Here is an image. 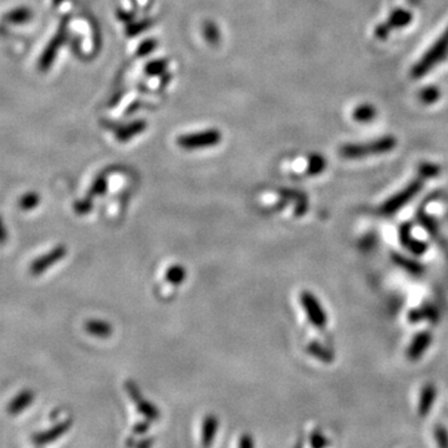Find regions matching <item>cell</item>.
<instances>
[{
	"label": "cell",
	"instance_id": "1",
	"mask_svg": "<svg viewBox=\"0 0 448 448\" xmlns=\"http://www.w3.org/2000/svg\"><path fill=\"white\" fill-rule=\"evenodd\" d=\"M396 140L392 136H385L383 139L371 141L369 143H350L340 148V155L345 158H361V157L381 155L394 150Z\"/></svg>",
	"mask_w": 448,
	"mask_h": 448
},
{
	"label": "cell",
	"instance_id": "2",
	"mask_svg": "<svg viewBox=\"0 0 448 448\" xmlns=\"http://www.w3.org/2000/svg\"><path fill=\"white\" fill-rule=\"evenodd\" d=\"M448 53V27L444 30V33L440 37L437 41L432 45L426 54L422 56V59L416 64L412 75L414 77H420L427 74L431 70L433 66L437 65L440 61H442L443 58Z\"/></svg>",
	"mask_w": 448,
	"mask_h": 448
},
{
	"label": "cell",
	"instance_id": "3",
	"mask_svg": "<svg viewBox=\"0 0 448 448\" xmlns=\"http://www.w3.org/2000/svg\"><path fill=\"white\" fill-rule=\"evenodd\" d=\"M221 131L211 129V130L203 131V132H196V134L181 136V137L177 139V145L189 151V150H198V148L216 146L221 142Z\"/></svg>",
	"mask_w": 448,
	"mask_h": 448
},
{
	"label": "cell",
	"instance_id": "4",
	"mask_svg": "<svg viewBox=\"0 0 448 448\" xmlns=\"http://www.w3.org/2000/svg\"><path fill=\"white\" fill-rule=\"evenodd\" d=\"M68 254V248L64 244H59L55 248L51 249L48 253L43 254L38 257L37 260L32 262L29 265V273L34 276H39L44 274L46 270L51 268L53 265L59 263L60 260H64Z\"/></svg>",
	"mask_w": 448,
	"mask_h": 448
},
{
	"label": "cell",
	"instance_id": "5",
	"mask_svg": "<svg viewBox=\"0 0 448 448\" xmlns=\"http://www.w3.org/2000/svg\"><path fill=\"white\" fill-rule=\"evenodd\" d=\"M421 188L422 182L420 179H416L414 182H411L401 192L396 193L394 197H391L388 202H385L381 212L385 215H394L396 212L399 211L404 205H407L421 191Z\"/></svg>",
	"mask_w": 448,
	"mask_h": 448
},
{
	"label": "cell",
	"instance_id": "6",
	"mask_svg": "<svg viewBox=\"0 0 448 448\" xmlns=\"http://www.w3.org/2000/svg\"><path fill=\"white\" fill-rule=\"evenodd\" d=\"M304 312L308 315L309 321L315 326V328H324L328 321L326 314H325L323 305L320 304L318 297L314 295L313 293L302 292L300 297Z\"/></svg>",
	"mask_w": 448,
	"mask_h": 448
},
{
	"label": "cell",
	"instance_id": "7",
	"mask_svg": "<svg viewBox=\"0 0 448 448\" xmlns=\"http://www.w3.org/2000/svg\"><path fill=\"white\" fill-rule=\"evenodd\" d=\"M411 22H412V13L411 11L402 9V8L395 9L390 14L388 20L376 27L375 35H376V38L385 39L389 35L392 29H401V27H407Z\"/></svg>",
	"mask_w": 448,
	"mask_h": 448
},
{
	"label": "cell",
	"instance_id": "8",
	"mask_svg": "<svg viewBox=\"0 0 448 448\" xmlns=\"http://www.w3.org/2000/svg\"><path fill=\"white\" fill-rule=\"evenodd\" d=\"M71 426H72V421H71V420L59 422V423H56L55 426L51 427L49 430H46V431L35 433L33 437H32V442H33L35 446H45V444L55 442L58 438L64 436L66 432L70 430Z\"/></svg>",
	"mask_w": 448,
	"mask_h": 448
},
{
	"label": "cell",
	"instance_id": "9",
	"mask_svg": "<svg viewBox=\"0 0 448 448\" xmlns=\"http://www.w3.org/2000/svg\"><path fill=\"white\" fill-rule=\"evenodd\" d=\"M34 399H35V394L33 390H22L6 405V412L11 416L20 415L29 406L33 405Z\"/></svg>",
	"mask_w": 448,
	"mask_h": 448
},
{
	"label": "cell",
	"instance_id": "10",
	"mask_svg": "<svg viewBox=\"0 0 448 448\" xmlns=\"http://www.w3.org/2000/svg\"><path fill=\"white\" fill-rule=\"evenodd\" d=\"M431 334L428 333H420L415 336V339L411 343L407 350V357L410 360H417L418 357L423 355V352L427 350V347L431 344Z\"/></svg>",
	"mask_w": 448,
	"mask_h": 448
},
{
	"label": "cell",
	"instance_id": "11",
	"mask_svg": "<svg viewBox=\"0 0 448 448\" xmlns=\"http://www.w3.org/2000/svg\"><path fill=\"white\" fill-rule=\"evenodd\" d=\"M217 430H218V418L216 416H205L203 428H202V444L203 446L205 447L211 446L215 436H216Z\"/></svg>",
	"mask_w": 448,
	"mask_h": 448
},
{
	"label": "cell",
	"instance_id": "12",
	"mask_svg": "<svg viewBox=\"0 0 448 448\" xmlns=\"http://www.w3.org/2000/svg\"><path fill=\"white\" fill-rule=\"evenodd\" d=\"M436 399V389L432 385H427L423 388L420 397V404H418V414L420 416H426L430 414L432 406L435 404Z\"/></svg>",
	"mask_w": 448,
	"mask_h": 448
},
{
	"label": "cell",
	"instance_id": "13",
	"mask_svg": "<svg viewBox=\"0 0 448 448\" xmlns=\"http://www.w3.org/2000/svg\"><path fill=\"white\" fill-rule=\"evenodd\" d=\"M84 328L87 334L94 335L96 338H108L113 335V326L100 320H89Z\"/></svg>",
	"mask_w": 448,
	"mask_h": 448
},
{
	"label": "cell",
	"instance_id": "14",
	"mask_svg": "<svg viewBox=\"0 0 448 448\" xmlns=\"http://www.w3.org/2000/svg\"><path fill=\"white\" fill-rule=\"evenodd\" d=\"M135 405L137 407V411L140 412L141 415L145 416L148 421H157L161 416L160 411L157 410L156 406L143 399V396L136 401Z\"/></svg>",
	"mask_w": 448,
	"mask_h": 448
},
{
	"label": "cell",
	"instance_id": "15",
	"mask_svg": "<svg viewBox=\"0 0 448 448\" xmlns=\"http://www.w3.org/2000/svg\"><path fill=\"white\" fill-rule=\"evenodd\" d=\"M165 278H166V281H167L169 284H172V286H179V284H182V283L186 281L187 271H186L184 267H182V265H172V267L168 268Z\"/></svg>",
	"mask_w": 448,
	"mask_h": 448
},
{
	"label": "cell",
	"instance_id": "16",
	"mask_svg": "<svg viewBox=\"0 0 448 448\" xmlns=\"http://www.w3.org/2000/svg\"><path fill=\"white\" fill-rule=\"evenodd\" d=\"M376 108H373V105H369V103H364L361 106L355 108L354 111V119L357 122H370L376 117Z\"/></svg>",
	"mask_w": 448,
	"mask_h": 448
},
{
	"label": "cell",
	"instance_id": "17",
	"mask_svg": "<svg viewBox=\"0 0 448 448\" xmlns=\"http://www.w3.org/2000/svg\"><path fill=\"white\" fill-rule=\"evenodd\" d=\"M145 127H146V124L143 121L132 122V124L126 126V127L121 129L117 132V139H119V141H127L131 137L137 135V134H141L142 131L145 130Z\"/></svg>",
	"mask_w": 448,
	"mask_h": 448
},
{
	"label": "cell",
	"instance_id": "18",
	"mask_svg": "<svg viewBox=\"0 0 448 448\" xmlns=\"http://www.w3.org/2000/svg\"><path fill=\"white\" fill-rule=\"evenodd\" d=\"M440 95H441V92H440L437 87H423L420 94H418V98H420L421 103L431 105V103L437 101L438 98H440Z\"/></svg>",
	"mask_w": 448,
	"mask_h": 448
},
{
	"label": "cell",
	"instance_id": "19",
	"mask_svg": "<svg viewBox=\"0 0 448 448\" xmlns=\"http://www.w3.org/2000/svg\"><path fill=\"white\" fill-rule=\"evenodd\" d=\"M39 203H40V196L35 192H29L19 200V207L23 211H32L35 207H38Z\"/></svg>",
	"mask_w": 448,
	"mask_h": 448
},
{
	"label": "cell",
	"instance_id": "20",
	"mask_svg": "<svg viewBox=\"0 0 448 448\" xmlns=\"http://www.w3.org/2000/svg\"><path fill=\"white\" fill-rule=\"evenodd\" d=\"M326 167L324 157L320 155H313L309 158L308 173L310 176H316L323 172Z\"/></svg>",
	"mask_w": 448,
	"mask_h": 448
},
{
	"label": "cell",
	"instance_id": "21",
	"mask_svg": "<svg viewBox=\"0 0 448 448\" xmlns=\"http://www.w3.org/2000/svg\"><path fill=\"white\" fill-rule=\"evenodd\" d=\"M106 189H108V181L105 177H98L96 181L92 184L91 188L89 191V198H94V197H98V196H103L106 193Z\"/></svg>",
	"mask_w": 448,
	"mask_h": 448
},
{
	"label": "cell",
	"instance_id": "22",
	"mask_svg": "<svg viewBox=\"0 0 448 448\" xmlns=\"http://www.w3.org/2000/svg\"><path fill=\"white\" fill-rule=\"evenodd\" d=\"M91 210L92 198H89V197L85 200H77L74 205V211H75L76 215H80V216L87 215L89 212H91Z\"/></svg>",
	"mask_w": 448,
	"mask_h": 448
},
{
	"label": "cell",
	"instance_id": "23",
	"mask_svg": "<svg viewBox=\"0 0 448 448\" xmlns=\"http://www.w3.org/2000/svg\"><path fill=\"white\" fill-rule=\"evenodd\" d=\"M308 351L310 354H313L314 357H319L320 360H324V361H330L331 360V355L330 352L325 350V347H323L319 344H312L309 346Z\"/></svg>",
	"mask_w": 448,
	"mask_h": 448
},
{
	"label": "cell",
	"instance_id": "24",
	"mask_svg": "<svg viewBox=\"0 0 448 448\" xmlns=\"http://www.w3.org/2000/svg\"><path fill=\"white\" fill-rule=\"evenodd\" d=\"M167 66V63L163 61V60H156V61H152L148 65L146 66L147 74H151V75H156L162 72Z\"/></svg>",
	"mask_w": 448,
	"mask_h": 448
},
{
	"label": "cell",
	"instance_id": "25",
	"mask_svg": "<svg viewBox=\"0 0 448 448\" xmlns=\"http://www.w3.org/2000/svg\"><path fill=\"white\" fill-rule=\"evenodd\" d=\"M205 39H207L208 41H211V43H217V41H218L219 33H218V29H217L216 25H215V24H212V23L205 24Z\"/></svg>",
	"mask_w": 448,
	"mask_h": 448
},
{
	"label": "cell",
	"instance_id": "26",
	"mask_svg": "<svg viewBox=\"0 0 448 448\" xmlns=\"http://www.w3.org/2000/svg\"><path fill=\"white\" fill-rule=\"evenodd\" d=\"M435 437L437 441L440 446L442 447H447L448 446V432L443 428V427H437L436 432H435Z\"/></svg>",
	"mask_w": 448,
	"mask_h": 448
},
{
	"label": "cell",
	"instance_id": "27",
	"mask_svg": "<svg viewBox=\"0 0 448 448\" xmlns=\"http://www.w3.org/2000/svg\"><path fill=\"white\" fill-rule=\"evenodd\" d=\"M156 45L157 43L155 40H147L145 43L141 44V46L139 48V55L145 56V55L150 54L156 48Z\"/></svg>",
	"mask_w": 448,
	"mask_h": 448
},
{
	"label": "cell",
	"instance_id": "28",
	"mask_svg": "<svg viewBox=\"0 0 448 448\" xmlns=\"http://www.w3.org/2000/svg\"><path fill=\"white\" fill-rule=\"evenodd\" d=\"M420 172L425 176V177H432V176H436L438 173V168L436 166H432L430 163L423 165L420 168Z\"/></svg>",
	"mask_w": 448,
	"mask_h": 448
},
{
	"label": "cell",
	"instance_id": "29",
	"mask_svg": "<svg viewBox=\"0 0 448 448\" xmlns=\"http://www.w3.org/2000/svg\"><path fill=\"white\" fill-rule=\"evenodd\" d=\"M8 242V231L6 223L3 221V217L0 216V245H4Z\"/></svg>",
	"mask_w": 448,
	"mask_h": 448
},
{
	"label": "cell",
	"instance_id": "30",
	"mask_svg": "<svg viewBox=\"0 0 448 448\" xmlns=\"http://www.w3.org/2000/svg\"><path fill=\"white\" fill-rule=\"evenodd\" d=\"M238 446L241 448H253V438L250 437L249 435H244V436H242V438H241L239 443H238Z\"/></svg>",
	"mask_w": 448,
	"mask_h": 448
},
{
	"label": "cell",
	"instance_id": "31",
	"mask_svg": "<svg viewBox=\"0 0 448 448\" xmlns=\"http://www.w3.org/2000/svg\"><path fill=\"white\" fill-rule=\"evenodd\" d=\"M150 422H140V423H137L135 427H134V432H135L136 435H143V433H146L148 430H150Z\"/></svg>",
	"mask_w": 448,
	"mask_h": 448
},
{
	"label": "cell",
	"instance_id": "32",
	"mask_svg": "<svg viewBox=\"0 0 448 448\" xmlns=\"http://www.w3.org/2000/svg\"><path fill=\"white\" fill-rule=\"evenodd\" d=\"M326 444L324 437L320 435V433H314L313 437H312V446L313 447H323Z\"/></svg>",
	"mask_w": 448,
	"mask_h": 448
},
{
	"label": "cell",
	"instance_id": "33",
	"mask_svg": "<svg viewBox=\"0 0 448 448\" xmlns=\"http://www.w3.org/2000/svg\"><path fill=\"white\" fill-rule=\"evenodd\" d=\"M153 443H155L153 438H146V440H143V441L136 443V446L140 448L150 447Z\"/></svg>",
	"mask_w": 448,
	"mask_h": 448
}]
</instances>
